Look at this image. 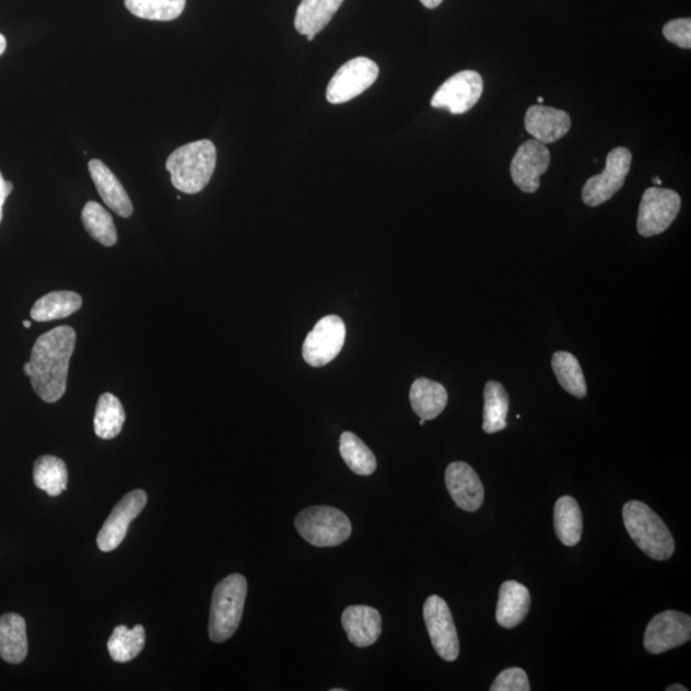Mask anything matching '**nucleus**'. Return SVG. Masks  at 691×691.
<instances>
[{
    "label": "nucleus",
    "instance_id": "1",
    "mask_svg": "<svg viewBox=\"0 0 691 691\" xmlns=\"http://www.w3.org/2000/svg\"><path fill=\"white\" fill-rule=\"evenodd\" d=\"M74 346L77 332L69 326L57 327L37 338L28 362V377L43 401L52 403L63 397Z\"/></svg>",
    "mask_w": 691,
    "mask_h": 691
},
{
    "label": "nucleus",
    "instance_id": "2",
    "mask_svg": "<svg viewBox=\"0 0 691 691\" xmlns=\"http://www.w3.org/2000/svg\"><path fill=\"white\" fill-rule=\"evenodd\" d=\"M216 164V150L212 141L200 140L178 148L167 160L172 185L185 194L206 189Z\"/></svg>",
    "mask_w": 691,
    "mask_h": 691
},
{
    "label": "nucleus",
    "instance_id": "3",
    "mask_svg": "<svg viewBox=\"0 0 691 691\" xmlns=\"http://www.w3.org/2000/svg\"><path fill=\"white\" fill-rule=\"evenodd\" d=\"M622 517L631 539L645 554L657 561L671 559L674 537L655 511L641 501H630L622 508Z\"/></svg>",
    "mask_w": 691,
    "mask_h": 691
},
{
    "label": "nucleus",
    "instance_id": "4",
    "mask_svg": "<svg viewBox=\"0 0 691 691\" xmlns=\"http://www.w3.org/2000/svg\"><path fill=\"white\" fill-rule=\"evenodd\" d=\"M247 582L242 574H232L216 585L210 607L209 636L215 643L229 641L242 623Z\"/></svg>",
    "mask_w": 691,
    "mask_h": 691
},
{
    "label": "nucleus",
    "instance_id": "5",
    "mask_svg": "<svg viewBox=\"0 0 691 691\" xmlns=\"http://www.w3.org/2000/svg\"><path fill=\"white\" fill-rule=\"evenodd\" d=\"M298 535L315 547H336L352 532L350 518L342 511L329 506L305 508L295 520Z\"/></svg>",
    "mask_w": 691,
    "mask_h": 691
},
{
    "label": "nucleus",
    "instance_id": "6",
    "mask_svg": "<svg viewBox=\"0 0 691 691\" xmlns=\"http://www.w3.org/2000/svg\"><path fill=\"white\" fill-rule=\"evenodd\" d=\"M681 208L680 195L663 187H651L643 194L640 215H637V232L643 237H653L670 227L679 215Z\"/></svg>",
    "mask_w": 691,
    "mask_h": 691
},
{
    "label": "nucleus",
    "instance_id": "7",
    "mask_svg": "<svg viewBox=\"0 0 691 691\" xmlns=\"http://www.w3.org/2000/svg\"><path fill=\"white\" fill-rule=\"evenodd\" d=\"M630 150L616 148L607 155L606 168L600 175L593 176L583 187V201L588 207H599L618 194L631 168Z\"/></svg>",
    "mask_w": 691,
    "mask_h": 691
},
{
    "label": "nucleus",
    "instance_id": "8",
    "mask_svg": "<svg viewBox=\"0 0 691 691\" xmlns=\"http://www.w3.org/2000/svg\"><path fill=\"white\" fill-rule=\"evenodd\" d=\"M379 74V67L372 59L358 57L343 65L330 80L327 99L332 104H343L355 99L370 89Z\"/></svg>",
    "mask_w": 691,
    "mask_h": 691
},
{
    "label": "nucleus",
    "instance_id": "9",
    "mask_svg": "<svg viewBox=\"0 0 691 691\" xmlns=\"http://www.w3.org/2000/svg\"><path fill=\"white\" fill-rule=\"evenodd\" d=\"M346 341V326L337 315H327L306 336L303 358L314 367L326 366L340 355Z\"/></svg>",
    "mask_w": 691,
    "mask_h": 691
},
{
    "label": "nucleus",
    "instance_id": "10",
    "mask_svg": "<svg viewBox=\"0 0 691 691\" xmlns=\"http://www.w3.org/2000/svg\"><path fill=\"white\" fill-rule=\"evenodd\" d=\"M423 613L435 652L447 663H454L460 655V642L446 600L431 596L425 600Z\"/></svg>",
    "mask_w": 691,
    "mask_h": 691
},
{
    "label": "nucleus",
    "instance_id": "11",
    "mask_svg": "<svg viewBox=\"0 0 691 691\" xmlns=\"http://www.w3.org/2000/svg\"><path fill=\"white\" fill-rule=\"evenodd\" d=\"M483 94V79L476 71H461L449 78L431 102L435 109H446L453 115H464L479 102Z\"/></svg>",
    "mask_w": 691,
    "mask_h": 691
},
{
    "label": "nucleus",
    "instance_id": "12",
    "mask_svg": "<svg viewBox=\"0 0 691 691\" xmlns=\"http://www.w3.org/2000/svg\"><path fill=\"white\" fill-rule=\"evenodd\" d=\"M691 637V619L687 613L665 611L652 619L644 634V647L652 655H660L680 647Z\"/></svg>",
    "mask_w": 691,
    "mask_h": 691
},
{
    "label": "nucleus",
    "instance_id": "13",
    "mask_svg": "<svg viewBox=\"0 0 691 691\" xmlns=\"http://www.w3.org/2000/svg\"><path fill=\"white\" fill-rule=\"evenodd\" d=\"M147 502V493L141 490H134L127 493L125 497L117 503L107 520H105L99 535H97L96 542L101 551L112 552L121 546L131 523L141 514V511L145 508Z\"/></svg>",
    "mask_w": 691,
    "mask_h": 691
},
{
    "label": "nucleus",
    "instance_id": "14",
    "mask_svg": "<svg viewBox=\"0 0 691 691\" xmlns=\"http://www.w3.org/2000/svg\"><path fill=\"white\" fill-rule=\"evenodd\" d=\"M550 150L542 142L525 141L511 162V177L523 192L535 194L540 187V177L550 168Z\"/></svg>",
    "mask_w": 691,
    "mask_h": 691
},
{
    "label": "nucleus",
    "instance_id": "15",
    "mask_svg": "<svg viewBox=\"0 0 691 691\" xmlns=\"http://www.w3.org/2000/svg\"><path fill=\"white\" fill-rule=\"evenodd\" d=\"M446 487L450 497L468 513H476L484 502V487L476 470L467 462L456 461L446 470Z\"/></svg>",
    "mask_w": 691,
    "mask_h": 691
},
{
    "label": "nucleus",
    "instance_id": "16",
    "mask_svg": "<svg viewBox=\"0 0 691 691\" xmlns=\"http://www.w3.org/2000/svg\"><path fill=\"white\" fill-rule=\"evenodd\" d=\"M525 129L542 144H553L570 131L571 118L565 110L532 105L525 115Z\"/></svg>",
    "mask_w": 691,
    "mask_h": 691
},
{
    "label": "nucleus",
    "instance_id": "17",
    "mask_svg": "<svg viewBox=\"0 0 691 691\" xmlns=\"http://www.w3.org/2000/svg\"><path fill=\"white\" fill-rule=\"evenodd\" d=\"M342 626L356 647H371L382 634L380 613L370 606H350L343 611Z\"/></svg>",
    "mask_w": 691,
    "mask_h": 691
},
{
    "label": "nucleus",
    "instance_id": "18",
    "mask_svg": "<svg viewBox=\"0 0 691 691\" xmlns=\"http://www.w3.org/2000/svg\"><path fill=\"white\" fill-rule=\"evenodd\" d=\"M89 171L105 204L119 216L130 218L133 213L131 199L115 173L99 160L90 161Z\"/></svg>",
    "mask_w": 691,
    "mask_h": 691
},
{
    "label": "nucleus",
    "instance_id": "19",
    "mask_svg": "<svg viewBox=\"0 0 691 691\" xmlns=\"http://www.w3.org/2000/svg\"><path fill=\"white\" fill-rule=\"evenodd\" d=\"M531 606V597L523 584L508 581L501 585L495 619L499 625L514 629L527 619Z\"/></svg>",
    "mask_w": 691,
    "mask_h": 691
},
{
    "label": "nucleus",
    "instance_id": "20",
    "mask_svg": "<svg viewBox=\"0 0 691 691\" xmlns=\"http://www.w3.org/2000/svg\"><path fill=\"white\" fill-rule=\"evenodd\" d=\"M27 652L25 619L17 613L0 616V658L7 664L19 665L24 663Z\"/></svg>",
    "mask_w": 691,
    "mask_h": 691
},
{
    "label": "nucleus",
    "instance_id": "21",
    "mask_svg": "<svg viewBox=\"0 0 691 691\" xmlns=\"http://www.w3.org/2000/svg\"><path fill=\"white\" fill-rule=\"evenodd\" d=\"M448 394L441 383L418 378L410 389V403L412 410L420 419L433 420L438 418L446 409Z\"/></svg>",
    "mask_w": 691,
    "mask_h": 691
},
{
    "label": "nucleus",
    "instance_id": "22",
    "mask_svg": "<svg viewBox=\"0 0 691 691\" xmlns=\"http://www.w3.org/2000/svg\"><path fill=\"white\" fill-rule=\"evenodd\" d=\"M344 0H303L296 11L295 27L298 34L317 35L325 30Z\"/></svg>",
    "mask_w": 691,
    "mask_h": 691
},
{
    "label": "nucleus",
    "instance_id": "23",
    "mask_svg": "<svg viewBox=\"0 0 691 691\" xmlns=\"http://www.w3.org/2000/svg\"><path fill=\"white\" fill-rule=\"evenodd\" d=\"M554 529L561 543L574 547L583 535V514L575 499L563 495L554 506Z\"/></svg>",
    "mask_w": 691,
    "mask_h": 691
},
{
    "label": "nucleus",
    "instance_id": "24",
    "mask_svg": "<svg viewBox=\"0 0 691 691\" xmlns=\"http://www.w3.org/2000/svg\"><path fill=\"white\" fill-rule=\"evenodd\" d=\"M81 306L82 298L77 292L56 291L37 300L30 315L35 321H51L71 317Z\"/></svg>",
    "mask_w": 691,
    "mask_h": 691
},
{
    "label": "nucleus",
    "instance_id": "25",
    "mask_svg": "<svg viewBox=\"0 0 691 691\" xmlns=\"http://www.w3.org/2000/svg\"><path fill=\"white\" fill-rule=\"evenodd\" d=\"M69 470L62 458L40 456L34 464V483L50 497H58L67 490Z\"/></svg>",
    "mask_w": 691,
    "mask_h": 691
},
{
    "label": "nucleus",
    "instance_id": "26",
    "mask_svg": "<svg viewBox=\"0 0 691 691\" xmlns=\"http://www.w3.org/2000/svg\"><path fill=\"white\" fill-rule=\"evenodd\" d=\"M510 397L500 382H488L484 388L483 431L493 434L505 430Z\"/></svg>",
    "mask_w": 691,
    "mask_h": 691
},
{
    "label": "nucleus",
    "instance_id": "27",
    "mask_svg": "<svg viewBox=\"0 0 691 691\" xmlns=\"http://www.w3.org/2000/svg\"><path fill=\"white\" fill-rule=\"evenodd\" d=\"M126 414L121 401L115 395L104 394L97 401L94 431L102 440L116 438L122 432Z\"/></svg>",
    "mask_w": 691,
    "mask_h": 691
},
{
    "label": "nucleus",
    "instance_id": "28",
    "mask_svg": "<svg viewBox=\"0 0 691 691\" xmlns=\"http://www.w3.org/2000/svg\"><path fill=\"white\" fill-rule=\"evenodd\" d=\"M147 634L144 626L137 625L129 629L119 625L113 631L107 647L115 663L126 664L137 658L145 647Z\"/></svg>",
    "mask_w": 691,
    "mask_h": 691
},
{
    "label": "nucleus",
    "instance_id": "29",
    "mask_svg": "<svg viewBox=\"0 0 691 691\" xmlns=\"http://www.w3.org/2000/svg\"><path fill=\"white\" fill-rule=\"evenodd\" d=\"M552 370L563 389L577 398L587 396V382L577 360L565 351L554 352L552 356Z\"/></svg>",
    "mask_w": 691,
    "mask_h": 691
},
{
    "label": "nucleus",
    "instance_id": "30",
    "mask_svg": "<svg viewBox=\"0 0 691 691\" xmlns=\"http://www.w3.org/2000/svg\"><path fill=\"white\" fill-rule=\"evenodd\" d=\"M340 454L346 465L358 476H372L377 470V458H375L370 447L354 433H342Z\"/></svg>",
    "mask_w": 691,
    "mask_h": 691
},
{
    "label": "nucleus",
    "instance_id": "31",
    "mask_svg": "<svg viewBox=\"0 0 691 691\" xmlns=\"http://www.w3.org/2000/svg\"><path fill=\"white\" fill-rule=\"evenodd\" d=\"M82 223L95 242L103 246H115L117 243V230L112 215L101 204L89 201L81 214Z\"/></svg>",
    "mask_w": 691,
    "mask_h": 691
},
{
    "label": "nucleus",
    "instance_id": "32",
    "mask_svg": "<svg viewBox=\"0 0 691 691\" xmlns=\"http://www.w3.org/2000/svg\"><path fill=\"white\" fill-rule=\"evenodd\" d=\"M133 16L150 21H172L181 16L186 0H125Z\"/></svg>",
    "mask_w": 691,
    "mask_h": 691
},
{
    "label": "nucleus",
    "instance_id": "33",
    "mask_svg": "<svg viewBox=\"0 0 691 691\" xmlns=\"http://www.w3.org/2000/svg\"><path fill=\"white\" fill-rule=\"evenodd\" d=\"M530 682L527 672L520 667H511L502 671L492 683V691H529Z\"/></svg>",
    "mask_w": 691,
    "mask_h": 691
},
{
    "label": "nucleus",
    "instance_id": "34",
    "mask_svg": "<svg viewBox=\"0 0 691 691\" xmlns=\"http://www.w3.org/2000/svg\"><path fill=\"white\" fill-rule=\"evenodd\" d=\"M664 36L666 40L678 45L682 49L691 48V20L690 19H676L664 27Z\"/></svg>",
    "mask_w": 691,
    "mask_h": 691
},
{
    "label": "nucleus",
    "instance_id": "35",
    "mask_svg": "<svg viewBox=\"0 0 691 691\" xmlns=\"http://www.w3.org/2000/svg\"><path fill=\"white\" fill-rule=\"evenodd\" d=\"M13 191V184L5 181L2 173H0V222L3 220V207L7 198Z\"/></svg>",
    "mask_w": 691,
    "mask_h": 691
},
{
    "label": "nucleus",
    "instance_id": "36",
    "mask_svg": "<svg viewBox=\"0 0 691 691\" xmlns=\"http://www.w3.org/2000/svg\"><path fill=\"white\" fill-rule=\"evenodd\" d=\"M426 9L433 10L437 9L438 5L442 4L443 0H420Z\"/></svg>",
    "mask_w": 691,
    "mask_h": 691
},
{
    "label": "nucleus",
    "instance_id": "37",
    "mask_svg": "<svg viewBox=\"0 0 691 691\" xmlns=\"http://www.w3.org/2000/svg\"><path fill=\"white\" fill-rule=\"evenodd\" d=\"M7 49V40H5V36L0 34V56L3 55V52Z\"/></svg>",
    "mask_w": 691,
    "mask_h": 691
},
{
    "label": "nucleus",
    "instance_id": "38",
    "mask_svg": "<svg viewBox=\"0 0 691 691\" xmlns=\"http://www.w3.org/2000/svg\"><path fill=\"white\" fill-rule=\"evenodd\" d=\"M667 691H688V688L675 683V686L668 687Z\"/></svg>",
    "mask_w": 691,
    "mask_h": 691
},
{
    "label": "nucleus",
    "instance_id": "39",
    "mask_svg": "<svg viewBox=\"0 0 691 691\" xmlns=\"http://www.w3.org/2000/svg\"><path fill=\"white\" fill-rule=\"evenodd\" d=\"M653 183H655V185H657V186L663 185V181H660L659 177L653 178Z\"/></svg>",
    "mask_w": 691,
    "mask_h": 691
},
{
    "label": "nucleus",
    "instance_id": "40",
    "mask_svg": "<svg viewBox=\"0 0 691 691\" xmlns=\"http://www.w3.org/2000/svg\"><path fill=\"white\" fill-rule=\"evenodd\" d=\"M24 327L27 328V329L32 328V321L25 320L24 321Z\"/></svg>",
    "mask_w": 691,
    "mask_h": 691
},
{
    "label": "nucleus",
    "instance_id": "41",
    "mask_svg": "<svg viewBox=\"0 0 691 691\" xmlns=\"http://www.w3.org/2000/svg\"><path fill=\"white\" fill-rule=\"evenodd\" d=\"M314 37H315V35H307V40L313 42Z\"/></svg>",
    "mask_w": 691,
    "mask_h": 691
},
{
    "label": "nucleus",
    "instance_id": "42",
    "mask_svg": "<svg viewBox=\"0 0 691 691\" xmlns=\"http://www.w3.org/2000/svg\"><path fill=\"white\" fill-rule=\"evenodd\" d=\"M543 102H544L543 97H542V96H539V97H538V104H542Z\"/></svg>",
    "mask_w": 691,
    "mask_h": 691
},
{
    "label": "nucleus",
    "instance_id": "43",
    "mask_svg": "<svg viewBox=\"0 0 691 691\" xmlns=\"http://www.w3.org/2000/svg\"><path fill=\"white\" fill-rule=\"evenodd\" d=\"M425 422H426V420H424V419H420L419 424H420V425H424V424H425Z\"/></svg>",
    "mask_w": 691,
    "mask_h": 691
},
{
    "label": "nucleus",
    "instance_id": "44",
    "mask_svg": "<svg viewBox=\"0 0 691 691\" xmlns=\"http://www.w3.org/2000/svg\"><path fill=\"white\" fill-rule=\"evenodd\" d=\"M332 691H344V689H332Z\"/></svg>",
    "mask_w": 691,
    "mask_h": 691
}]
</instances>
